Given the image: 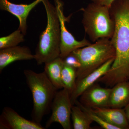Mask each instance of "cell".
<instances>
[{"label": "cell", "mask_w": 129, "mask_h": 129, "mask_svg": "<svg viewBox=\"0 0 129 129\" xmlns=\"http://www.w3.org/2000/svg\"><path fill=\"white\" fill-rule=\"evenodd\" d=\"M115 28L111 40L115 57L110 69L98 81L112 88L129 82V0H115L109 8Z\"/></svg>", "instance_id": "obj_1"}, {"label": "cell", "mask_w": 129, "mask_h": 129, "mask_svg": "<svg viewBox=\"0 0 129 129\" xmlns=\"http://www.w3.org/2000/svg\"><path fill=\"white\" fill-rule=\"evenodd\" d=\"M46 11L47 23L40 35L36 49L35 59L39 65L54 60L60 54V23L55 6L48 0H42Z\"/></svg>", "instance_id": "obj_2"}, {"label": "cell", "mask_w": 129, "mask_h": 129, "mask_svg": "<svg viewBox=\"0 0 129 129\" xmlns=\"http://www.w3.org/2000/svg\"><path fill=\"white\" fill-rule=\"evenodd\" d=\"M24 74L33 99L32 120L40 123L43 117L51 109L58 89L51 83L45 72L37 73L25 70Z\"/></svg>", "instance_id": "obj_3"}, {"label": "cell", "mask_w": 129, "mask_h": 129, "mask_svg": "<svg viewBox=\"0 0 129 129\" xmlns=\"http://www.w3.org/2000/svg\"><path fill=\"white\" fill-rule=\"evenodd\" d=\"M72 53L81 63L76 71V83L115 57V48L108 38L99 39L94 44L78 48Z\"/></svg>", "instance_id": "obj_4"}, {"label": "cell", "mask_w": 129, "mask_h": 129, "mask_svg": "<svg viewBox=\"0 0 129 129\" xmlns=\"http://www.w3.org/2000/svg\"><path fill=\"white\" fill-rule=\"evenodd\" d=\"M83 11L82 23L90 40L95 42L102 38L111 39L115 24L110 14L109 8L101 3L92 2Z\"/></svg>", "instance_id": "obj_5"}, {"label": "cell", "mask_w": 129, "mask_h": 129, "mask_svg": "<svg viewBox=\"0 0 129 129\" xmlns=\"http://www.w3.org/2000/svg\"><path fill=\"white\" fill-rule=\"evenodd\" d=\"M73 106L69 90L64 88L57 91L52 104L51 115L46 122L45 128L56 122L64 129H72L70 119Z\"/></svg>", "instance_id": "obj_6"}, {"label": "cell", "mask_w": 129, "mask_h": 129, "mask_svg": "<svg viewBox=\"0 0 129 129\" xmlns=\"http://www.w3.org/2000/svg\"><path fill=\"white\" fill-rule=\"evenodd\" d=\"M54 1L60 23L61 43L60 57L64 58L74 51L88 46L91 44L85 38L81 41L75 39L73 36L67 29L65 25V22L67 19L63 14V2L61 0Z\"/></svg>", "instance_id": "obj_7"}, {"label": "cell", "mask_w": 129, "mask_h": 129, "mask_svg": "<svg viewBox=\"0 0 129 129\" xmlns=\"http://www.w3.org/2000/svg\"><path fill=\"white\" fill-rule=\"evenodd\" d=\"M1 129H45L41 124L27 120L9 107H5L0 115Z\"/></svg>", "instance_id": "obj_8"}, {"label": "cell", "mask_w": 129, "mask_h": 129, "mask_svg": "<svg viewBox=\"0 0 129 129\" xmlns=\"http://www.w3.org/2000/svg\"><path fill=\"white\" fill-rule=\"evenodd\" d=\"M111 88H103L95 83L83 92L79 102L91 108L107 107Z\"/></svg>", "instance_id": "obj_9"}, {"label": "cell", "mask_w": 129, "mask_h": 129, "mask_svg": "<svg viewBox=\"0 0 129 129\" xmlns=\"http://www.w3.org/2000/svg\"><path fill=\"white\" fill-rule=\"evenodd\" d=\"M42 0H35L29 4H16L8 0H0V9L17 17L19 21L18 29L25 35L27 33V18L30 11Z\"/></svg>", "instance_id": "obj_10"}, {"label": "cell", "mask_w": 129, "mask_h": 129, "mask_svg": "<svg viewBox=\"0 0 129 129\" xmlns=\"http://www.w3.org/2000/svg\"><path fill=\"white\" fill-rule=\"evenodd\" d=\"M115 58L109 60L106 63L76 82V85L71 94L72 104L75 105L78 98L86 89L97 82L110 69Z\"/></svg>", "instance_id": "obj_11"}, {"label": "cell", "mask_w": 129, "mask_h": 129, "mask_svg": "<svg viewBox=\"0 0 129 129\" xmlns=\"http://www.w3.org/2000/svg\"><path fill=\"white\" fill-rule=\"evenodd\" d=\"M35 59L34 55L27 47L17 46L0 50V72L12 62Z\"/></svg>", "instance_id": "obj_12"}, {"label": "cell", "mask_w": 129, "mask_h": 129, "mask_svg": "<svg viewBox=\"0 0 129 129\" xmlns=\"http://www.w3.org/2000/svg\"><path fill=\"white\" fill-rule=\"evenodd\" d=\"M95 113L109 124L118 129H129V124L124 108L97 107L92 109Z\"/></svg>", "instance_id": "obj_13"}, {"label": "cell", "mask_w": 129, "mask_h": 129, "mask_svg": "<svg viewBox=\"0 0 129 129\" xmlns=\"http://www.w3.org/2000/svg\"><path fill=\"white\" fill-rule=\"evenodd\" d=\"M111 88L108 107L124 108L129 103V82H120Z\"/></svg>", "instance_id": "obj_14"}, {"label": "cell", "mask_w": 129, "mask_h": 129, "mask_svg": "<svg viewBox=\"0 0 129 129\" xmlns=\"http://www.w3.org/2000/svg\"><path fill=\"white\" fill-rule=\"evenodd\" d=\"M63 64V60L60 57L45 63L44 72L54 86L58 90L64 88L61 77Z\"/></svg>", "instance_id": "obj_15"}, {"label": "cell", "mask_w": 129, "mask_h": 129, "mask_svg": "<svg viewBox=\"0 0 129 129\" xmlns=\"http://www.w3.org/2000/svg\"><path fill=\"white\" fill-rule=\"evenodd\" d=\"M74 129H90L93 120L85 112L76 104L72 107L71 115Z\"/></svg>", "instance_id": "obj_16"}, {"label": "cell", "mask_w": 129, "mask_h": 129, "mask_svg": "<svg viewBox=\"0 0 129 129\" xmlns=\"http://www.w3.org/2000/svg\"><path fill=\"white\" fill-rule=\"evenodd\" d=\"M61 77L64 88L69 90L71 94L76 85L77 78L76 70L64 63Z\"/></svg>", "instance_id": "obj_17"}, {"label": "cell", "mask_w": 129, "mask_h": 129, "mask_svg": "<svg viewBox=\"0 0 129 129\" xmlns=\"http://www.w3.org/2000/svg\"><path fill=\"white\" fill-rule=\"evenodd\" d=\"M24 35L21 30L17 29L7 36L0 38V50L17 46L24 41Z\"/></svg>", "instance_id": "obj_18"}, {"label": "cell", "mask_w": 129, "mask_h": 129, "mask_svg": "<svg viewBox=\"0 0 129 129\" xmlns=\"http://www.w3.org/2000/svg\"><path fill=\"white\" fill-rule=\"evenodd\" d=\"M75 104L79 106L82 110L87 113L93 122H96L102 128L105 129H118L117 127L107 123L100 116L95 113L92 108L87 107L80 104L78 100L75 102Z\"/></svg>", "instance_id": "obj_19"}, {"label": "cell", "mask_w": 129, "mask_h": 129, "mask_svg": "<svg viewBox=\"0 0 129 129\" xmlns=\"http://www.w3.org/2000/svg\"><path fill=\"white\" fill-rule=\"evenodd\" d=\"M62 59L65 64L76 69V71L81 67V63L78 59L72 53Z\"/></svg>", "instance_id": "obj_20"}, {"label": "cell", "mask_w": 129, "mask_h": 129, "mask_svg": "<svg viewBox=\"0 0 129 129\" xmlns=\"http://www.w3.org/2000/svg\"><path fill=\"white\" fill-rule=\"evenodd\" d=\"M115 0H101L100 3L110 8L112 3Z\"/></svg>", "instance_id": "obj_21"}, {"label": "cell", "mask_w": 129, "mask_h": 129, "mask_svg": "<svg viewBox=\"0 0 129 129\" xmlns=\"http://www.w3.org/2000/svg\"><path fill=\"white\" fill-rule=\"evenodd\" d=\"M129 124V103L124 108Z\"/></svg>", "instance_id": "obj_22"}, {"label": "cell", "mask_w": 129, "mask_h": 129, "mask_svg": "<svg viewBox=\"0 0 129 129\" xmlns=\"http://www.w3.org/2000/svg\"><path fill=\"white\" fill-rule=\"evenodd\" d=\"M91 1H92V2L95 3H100L101 0H91Z\"/></svg>", "instance_id": "obj_23"}]
</instances>
